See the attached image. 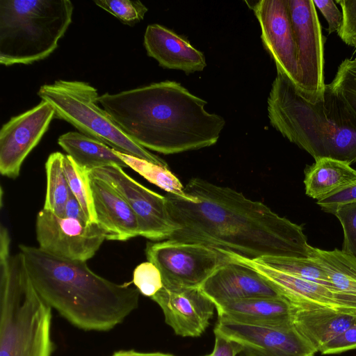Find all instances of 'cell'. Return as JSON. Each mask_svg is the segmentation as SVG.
<instances>
[{"mask_svg":"<svg viewBox=\"0 0 356 356\" xmlns=\"http://www.w3.org/2000/svg\"><path fill=\"white\" fill-rule=\"evenodd\" d=\"M297 51L300 93L312 103L324 98L323 39L313 0H287Z\"/></svg>","mask_w":356,"mask_h":356,"instance_id":"cell-9","label":"cell"},{"mask_svg":"<svg viewBox=\"0 0 356 356\" xmlns=\"http://www.w3.org/2000/svg\"><path fill=\"white\" fill-rule=\"evenodd\" d=\"M204 356H211V354L206 355H204Z\"/></svg>","mask_w":356,"mask_h":356,"instance_id":"cell-40","label":"cell"},{"mask_svg":"<svg viewBox=\"0 0 356 356\" xmlns=\"http://www.w3.org/2000/svg\"><path fill=\"white\" fill-rule=\"evenodd\" d=\"M356 200V183L337 193L323 200L316 201V204L323 211L333 213L340 205Z\"/></svg>","mask_w":356,"mask_h":356,"instance_id":"cell-36","label":"cell"},{"mask_svg":"<svg viewBox=\"0 0 356 356\" xmlns=\"http://www.w3.org/2000/svg\"><path fill=\"white\" fill-rule=\"evenodd\" d=\"M90 176L110 184L134 211L140 236L152 241L168 239L176 230L171 221L165 195L144 186L118 165L106 166L89 172Z\"/></svg>","mask_w":356,"mask_h":356,"instance_id":"cell-10","label":"cell"},{"mask_svg":"<svg viewBox=\"0 0 356 356\" xmlns=\"http://www.w3.org/2000/svg\"><path fill=\"white\" fill-rule=\"evenodd\" d=\"M257 261L293 276L337 290L330 282L325 272L309 257H266Z\"/></svg>","mask_w":356,"mask_h":356,"instance_id":"cell-28","label":"cell"},{"mask_svg":"<svg viewBox=\"0 0 356 356\" xmlns=\"http://www.w3.org/2000/svg\"><path fill=\"white\" fill-rule=\"evenodd\" d=\"M238 343L218 334H215V343L211 356H237L242 352Z\"/></svg>","mask_w":356,"mask_h":356,"instance_id":"cell-37","label":"cell"},{"mask_svg":"<svg viewBox=\"0 0 356 356\" xmlns=\"http://www.w3.org/2000/svg\"><path fill=\"white\" fill-rule=\"evenodd\" d=\"M261 31L264 47L277 70L295 84L298 79L297 51L287 0H261L252 6Z\"/></svg>","mask_w":356,"mask_h":356,"instance_id":"cell-15","label":"cell"},{"mask_svg":"<svg viewBox=\"0 0 356 356\" xmlns=\"http://www.w3.org/2000/svg\"><path fill=\"white\" fill-rule=\"evenodd\" d=\"M184 191L195 201L165 195L176 227L168 239L203 244L251 260L308 257L309 244L302 227L264 203L197 177Z\"/></svg>","mask_w":356,"mask_h":356,"instance_id":"cell-1","label":"cell"},{"mask_svg":"<svg viewBox=\"0 0 356 356\" xmlns=\"http://www.w3.org/2000/svg\"><path fill=\"white\" fill-rule=\"evenodd\" d=\"M222 252L231 261L248 266L267 279L293 307H326L356 316L355 296L293 276L257 260Z\"/></svg>","mask_w":356,"mask_h":356,"instance_id":"cell-13","label":"cell"},{"mask_svg":"<svg viewBox=\"0 0 356 356\" xmlns=\"http://www.w3.org/2000/svg\"><path fill=\"white\" fill-rule=\"evenodd\" d=\"M291 321L299 334L316 352H321L356 323V316L326 307H293Z\"/></svg>","mask_w":356,"mask_h":356,"instance_id":"cell-20","label":"cell"},{"mask_svg":"<svg viewBox=\"0 0 356 356\" xmlns=\"http://www.w3.org/2000/svg\"><path fill=\"white\" fill-rule=\"evenodd\" d=\"M213 332L240 345L246 356H314L317 353L293 325L252 324L218 317Z\"/></svg>","mask_w":356,"mask_h":356,"instance_id":"cell-12","label":"cell"},{"mask_svg":"<svg viewBox=\"0 0 356 356\" xmlns=\"http://www.w3.org/2000/svg\"><path fill=\"white\" fill-rule=\"evenodd\" d=\"M58 143L79 165L89 171L111 165L128 168L115 149L85 134L69 131L59 136Z\"/></svg>","mask_w":356,"mask_h":356,"instance_id":"cell-23","label":"cell"},{"mask_svg":"<svg viewBox=\"0 0 356 356\" xmlns=\"http://www.w3.org/2000/svg\"><path fill=\"white\" fill-rule=\"evenodd\" d=\"M31 282L63 318L85 331L108 332L139 305L140 292L94 273L86 261L58 257L39 247L19 245Z\"/></svg>","mask_w":356,"mask_h":356,"instance_id":"cell-3","label":"cell"},{"mask_svg":"<svg viewBox=\"0 0 356 356\" xmlns=\"http://www.w3.org/2000/svg\"><path fill=\"white\" fill-rule=\"evenodd\" d=\"M98 103L134 141L164 154L213 145L225 125L222 116L206 111V101L172 81L106 92Z\"/></svg>","mask_w":356,"mask_h":356,"instance_id":"cell-2","label":"cell"},{"mask_svg":"<svg viewBox=\"0 0 356 356\" xmlns=\"http://www.w3.org/2000/svg\"><path fill=\"white\" fill-rule=\"evenodd\" d=\"M328 86L342 96L356 112V58L343 60Z\"/></svg>","mask_w":356,"mask_h":356,"instance_id":"cell-29","label":"cell"},{"mask_svg":"<svg viewBox=\"0 0 356 356\" xmlns=\"http://www.w3.org/2000/svg\"><path fill=\"white\" fill-rule=\"evenodd\" d=\"M132 282L140 294L152 298L163 286L159 268L152 262L138 265L133 272Z\"/></svg>","mask_w":356,"mask_h":356,"instance_id":"cell-31","label":"cell"},{"mask_svg":"<svg viewBox=\"0 0 356 356\" xmlns=\"http://www.w3.org/2000/svg\"><path fill=\"white\" fill-rule=\"evenodd\" d=\"M90 177L97 222L106 239L124 241L140 236L137 218L125 200L105 181Z\"/></svg>","mask_w":356,"mask_h":356,"instance_id":"cell-18","label":"cell"},{"mask_svg":"<svg viewBox=\"0 0 356 356\" xmlns=\"http://www.w3.org/2000/svg\"><path fill=\"white\" fill-rule=\"evenodd\" d=\"M64 217L74 218L81 222L90 223L83 212L81 204L71 191L65 205Z\"/></svg>","mask_w":356,"mask_h":356,"instance_id":"cell-38","label":"cell"},{"mask_svg":"<svg viewBox=\"0 0 356 356\" xmlns=\"http://www.w3.org/2000/svg\"><path fill=\"white\" fill-rule=\"evenodd\" d=\"M341 8L343 22L337 32L346 44L356 49V0L336 1Z\"/></svg>","mask_w":356,"mask_h":356,"instance_id":"cell-33","label":"cell"},{"mask_svg":"<svg viewBox=\"0 0 356 356\" xmlns=\"http://www.w3.org/2000/svg\"><path fill=\"white\" fill-rule=\"evenodd\" d=\"M200 289L215 306L252 298H282L259 273L230 259L229 263L218 268Z\"/></svg>","mask_w":356,"mask_h":356,"instance_id":"cell-17","label":"cell"},{"mask_svg":"<svg viewBox=\"0 0 356 356\" xmlns=\"http://www.w3.org/2000/svg\"><path fill=\"white\" fill-rule=\"evenodd\" d=\"M145 255L161 272L163 286L200 288L229 262L222 251L200 243L167 239L147 243Z\"/></svg>","mask_w":356,"mask_h":356,"instance_id":"cell-8","label":"cell"},{"mask_svg":"<svg viewBox=\"0 0 356 356\" xmlns=\"http://www.w3.org/2000/svg\"><path fill=\"white\" fill-rule=\"evenodd\" d=\"M354 349H356V323L327 343L320 353L323 355L338 354Z\"/></svg>","mask_w":356,"mask_h":356,"instance_id":"cell-34","label":"cell"},{"mask_svg":"<svg viewBox=\"0 0 356 356\" xmlns=\"http://www.w3.org/2000/svg\"><path fill=\"white\" fill-rule=\"evenodd\" d=\"M308 257L326 274L337 290L356 296V256L342 250L308 246Z\"/></svg>","mask_w":356,"mask_h":356,"instance_id":"cell-24","label":"cell"},{"mask_svg":"<svg viewBox=\"0 0 356 356\" xmlns=\"http://www.w3.org/2000/svg\"><path fill=\"white\" fill-rule=\"evenodd\" d=\"M115 152L128 167L137 172L148 181L162 188L168 193L179 196L188 201H195L193 197H190L184 193V186L168 168L116 150Z\"/></svg>","mask_w":356,"mask_h":356,"instance_id":"cell-26","label":"cell"},{"mask_svg":"<svg viewBox=\"0 0 356 356\" xmlns=\"http://www.w3.org/2000/svg\"><path fill=\"white\" fill-rule=\"evenodd\" d=\"M35 231L42 250L72 261L91 259L106 239L97 223L60 217L44 209L37 215Z\"/></svg>","mask_w":356,"mask_h":356,"instance_id":"cell-11","label":"cell"},{"mask_svg":"<svg viewBox=\"0 0 356 356\" xmlns=\"http://www.w3.org/2000/svg\"><path fill=\"white\" fill-rule=\"evenodd\" d=\"M218 317L258 325H292L293 307L282 298L259 297L216 305Z\"/></svg>","mask_w":356,"mask_h":356,"instance_id":"cell-21","label":"cell"},{"mask_svg":"<svg viewBox=\"0 0 356 356\" xmlns=\"http://www.w3.org/2000/svg\"><path fill=\"white\" fill-rule=\"evenodd\" d=\"M63 165L71 193L81 204L90 223H97L89 170L79 165L72 157L63 156Z\"/></svg>","mask_w":356,"mask_h":356,"instance_id":"cell-27","label":"cell"},{"mask_svg":"<svg viewBox=\"0 0 356 356\" xmlns=\"http://www.w3.org/2000/svg\"><path fill=\"white\" fill-rule=\"evenodd\" d=\"M268 114L277 131L315 161L330 158L356 163V112L328 85L323 99L312 103L277 70L268 98Z\"/></svg>","mask_w":356,"mask_h":356,"instance_id":"cell-4","label":"cell"},{"mask_svg":"<svg viewBox=\"0 0 356 356\" xmlns=\"http://www.w3.org/2000/svg\"><path fill=\"white\" fill-rule=\"evenodd\" d=\"M341 225L342 250L356 256V200L338 207L332 213Z\"/></svg>","mask_w":356,"mask_h":356,"instance_id":"cell-32","label":"cell"},{"mask_svg":"<svg viewBox=\"0 0 356 356\" xmlns=\"http://www.w3.org/2000/svg\"><path fill=\"white\" fill-rule=\"evenodd\" d=\"M64 154L51 153L46 163L47 191L43 209L64 217L65 208L70 190L65 175L63 159Z\"/></svg>","mask_w":356,"mask_h":356,"instance_id":"cell-25","label":"cell"},{"mask_svg":"<svg viewBox=\"0 0 356 356\" xmlns=\"http://www.w3.org/2000/svg\"><path fill=\"white\" fill-rule=\"evenodd\" d=\"M313 2L321 13L323 14L327 22L328 33L339 31L342 22V12L339 10L332 0H313Z\"/></svg>","mask_w":356,"mask_h":356,"instance_id":"cell-35","label":"cell"},{"mask_svg":"<svg viewBox=\"0 0 356 356\" xmlns=\"http://www.w3.org/2000/svg\"><path fill=\"white\" fill-rule=\"evenodd\" d=\"M356 183V170L348 163L323 158L305 168L304 184L307 196L317 201Z\"/></svg>","mask_w":356,"mask_h":356,"instance_id":"cell-22","label":"cell"},{"mask_svg":"<svg viewBox=\"0 0 356 356\" xmlns=\"http://www.w3.org/2000/svg\"><path fill=\"white\" fill-rule=\"evenodd\" d=\"M95 3L123 24L133 26L143 19L147 8L140 1L97 0Z\"/></svg>","mask_w":356,"mask_h":356,"instance_id":"cell-30","label":"cell"},{"mask_svg":"<svg viewBox=\"0 0 356 356\" xmlns=\"http://www.w3.org/2000/svg\"><path fill=\"white\" fill-rule=\"evenodd\" d=\"M0 227V356H51V308L34 287L22 254Z\"/></svg>","mask_w":356,"mask_h":356,"instance_id":"cell-5","label":"cell"},{"mask_svg":"<svg viewBox=\"0 0 356 356\" xmlns=\"http://www.w3.org/2000/svg\"><path fill=\"white\" fill-rule=\"evenodd\" d=\"M55 117L53 107L42 100L37 106L13 117L0 131V172L17 178L22 165L38 145Z\"/></svg>","mask_w":356,"mask_h":356,"instance_id":"cell-14","label":"cell"},{"mask_svg":"<svg viewBox=\"0 0 356 356\" xmlns=\"http://www.w3.org/2000/svg\"><path fill=\"white\" fill-rule=\"evenodd\" d=\"M175 334L201 336L210 324L216 306L200 288L163 286L152 298Z\"/></svg>","mask_w":356,"mask_h":356,"instance_id":"cell-16","label":"cell"},{"mask_svg":"<svg viewBox=\"0 0 356 356\" xmlns=\"http://www.w3.org/2000/svg\"><path fill=\"white\" fill-rule=\"evenodd\" d=\"M144 46L149 56L163 68L182 70L186 74L201 72L207 66L204 54L171 30L159 24H149L144 35Z\"/></svg>","mask_w":356,"mask_h":356,"instance_id":"cell-19","label":"cell"},{"mask_svg":"<svg viewBox=\"0 0 356 356\" xmlns=\"http://www.w3.org/2000/svg\"><path fill=\"white\" fill-rule=\"evenodd\" d=\"M73 9L69 0H1V64H30L49 56L70 24Z\"/></svg>","mask_w":356,"mask_h":356,"instance_id":"cell-6","label":"cell"},{"mask_svg":"<svg viewBox=\"0 0 356 356\" xmlns=\"http://www.w3.org/2000/svg\"><path fill=\"white\" fill-rule=\"evenodd\" d=\"M111 356H175L172 354L160 352L144 353L134 350H120L115 352Z\"/></svg>","mask_w":356,"mask_h":356,"instance_id":"cell-39","label":"cell"},{"mask_svg":"<svg viewBox=\"0 0 356 356\" xmlns=\"http://www.w3.org/2000/svg\"><path fill=\"white\" fill-rule=\"evenodd\" d=\"M38 95L53 107L56 118L70 123L83 134L121 153L168 168L163 159L130 138L98 106L97 91L89 83L57 80L42 86Z\"/></svg>","mask_w":356,"mask_h":356,"instance_id":"cell-7","label":"cell"}]
</instances>
